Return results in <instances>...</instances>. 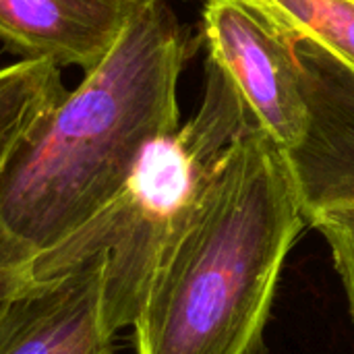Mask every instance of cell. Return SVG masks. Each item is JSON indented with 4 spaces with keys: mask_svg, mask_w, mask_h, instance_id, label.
I'll use <instances>...</instances> for the list:
<instances>
[{
    "mask_svg": "<svg viewBox=\"0 0 354 354\" xmlns=\"http://www.w3.org/2000/svg\"><path fill=\"white\" fill-rule=\"evenodd\" d=\"M203 37L255 122L292 149L309 120L295 46L247 0H207Z\"/></svg>",
    "mask_w": 354,
    "mask_h": 354,
    "instance_id": "obj_3",
    "label": "cell"
},
{
    "mask_svg": "<svg viewBox=\"0 0 354 354\" xmlns=\"http://www.w3.org/2000/svg\"><path fill=\"white\" fill-rule=\"evenodd\" d=\"M292 46L309 120L286 160L309 224L326 212L354 209V68L313 39Z\"/></svg>",
    "mask_w": 354,
    "mask_h": 354,
    "instance_id": "obj_4",
    "label": "cell"
},
{
    "mask_svg": "<svg viewBox=\"0 0 354 354\" xmlns=\"http://www.w3.org/2000/svg\"><path fill=\"white\" fill-rule=\"evenodd\" d=\"M137 0H0V41L21 60L95 68Z\"/></svg>",
    "mask_w": 354,
    "mask_h": 354,
    "instance_id": "obj_6",
    "label": "cell"
},
{
    "mask_svg": "<svg viewBox=\"0 0 354 354\" xmlns=\"http://www.w3.org/2000/svg\"><path fill=\"white\" fill-rule=\"evenodd\" d=\"M104 253L29 276L0 319V354H112Z\"/></svg>",
    "mask_w": 354,
    "mask_h": 354,
    "instance_id": "obj_5",
    "label": "cell"
},
{
    "mask_svg": "<svg viewBox=\"0 0 354 354\" xmlns=\"http://www.w3.org/2000/svg\"><path fill=\"white\" fill-rule=\"evenodd\" d=\"M187 33L164 0H137L108 56L27 135L0 178V268L27 272L129 187L178 131Z\"/></svg>",
    "mask_w": 354,
    "mask_h": 354,
    "instance_id": "obj_1",
    "label": "cell"
},
{
    "mask_svg": "<svg viewBox=\"0 0 354 354\" xmlns=\"http://www.w3.org/2000/svg\"><path fill=\"white\" fill-rule=\"evenodd\" d=\"M326 239L354 322V209L326 212L309 220Z\"/></svg>",
    "mask_w": 354,
    "mask_h": 354,
    "instance_id": "obj_9",
    "label": "cell"
},
{
    "mask_svg": "<svg viewBox=\"0 0 354 354\" xmlns=\"http://www.w3.org/2000/svg\"><path fill=\"white\" fill-rule=\"evenodd\" d=\"M29 280L27 272L17 270H0V319L10 303V299L21 290V286Z\"/></svg>",
    "mask_w": 354,
    "mask_h": 354,
    "instance_id": "obj_10",
    "label": "cell"
},
{
    "mask_svg": "<svg viewBox=\"0 0 354 354\" xmlns=\"http://www.w3.org/2000/svg\"><path fill=\"white\" fill-rule=\"evenodd\" d=\"M307 218L286 151L247 127L201 178L135 317L137 354H261Z\"/></svg>",
    "mask_w": 354,
    "mask_h": 354,
    "instance_id": "obj_2",
    "label": "cell"
},
{
    "mask_svg": "<svg viewBox=\"0 0 354 354\" xmlns=\"http://www.w3.org/2000/svg\"><path fill=\"white\" fill-rule=\"evenodd\" d=\"M66 93L52 62L19 60L0 68V178L31 129Z\"/></svg>",
    "mask_w": 354,
    "mask_h": 354,
    "instance_id": "obj_7",
    "label": "cell"
},
{
    "mask_svg": "<svg viewBox=\"0 0 354 354\" xmlns=\"http://www.w3.org/2000/svg\"><path fill=\"white\" fill-rule=\"evenodd\" d=\"M290 44L313 39L354 68V0H247Z\"/></svg>",
    "mask_w": 354,
    "mask_h": 354,
    "instance_id": "obj_8",
    "label": "cell"
}]
</instances>
